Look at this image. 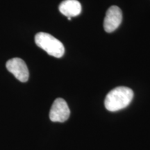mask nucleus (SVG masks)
Returning <instances> with one entry per match:
<instances>
[{
	"instance_id": "nucleus-1",
	"label": "nucleus",
	"mask_w": 150,
	"mask_h": 150,
	"mask_svg": "<svg viewBox=\"0 0 150 150\" xmlns=\"http://www.w3.org/2000/svg\"><path fill=\"white\" fill-rule=\"evenodd\" d=\"M134 97V92L129 88L120 86L107 94L104 101L106 109L115 112L127 107Z\"/></svg>"
},
{
	"instance_id": "nucleus-2",
	"label": "nucleus",
	"mask_w": 150,
	"mask_h": 150,
	"mask_svg": "<svg viewBox=\"0 0 150 150\" xmlns=\"http://www.w3.org/2000/svg\"><path fill=\"white\" fill-rule=\"evenodd\" d=\"M35 42L49 55L61 58L65 53V48L61 41L49 33L40 32L35 36Z\"/></svg>"
},
{
	"instance_id": "nucleus-3",
	"label": "nucleus",
	"mask_w": 150,
	"mask_h": 150,
	"mask_svg": "<svg viewBox=\"0 0 150 150\" xmlns=\"http://www.w3.org/2000/svg\"><path fill=\"white\" fill-rule=\"evenodd\" d=\"M70 110L63 99L57 98L52 104L50 112V119L54 122H64L68 119Z\"/></svg>"
},
{
	"instance_id": "nucleus-4",
	"label": "nucleus",
	"mask_w": 150,
	"mask_h": 150,
	"mask_svg": "<svg viewBox=\"0 0 150 150\" xmlns=\"http://www.w3.org/2000/svg\"><path fill=\"white\" fill-rule=\"evenodd\" d=\"M7 70L14 75L15 77L21 82L27 81L29 72L25 62L20 58H13L8 60L6 64Z\"/></svg>"
},
{
	"instance_id": "nucleus-5",
	"label": "nucleus",
	"mask_w": 150,
	"mask_h": 150,
	"mask_svg": "<svg viewBox=\"0 0 150 150\" xmlns=\"http://www.w3.org/2000/svg\"><path fill=\"white\" fill-rule=\"evenodd\" d=\"M122 20V13L121 9L116 6H112L106 11L104 21V30L111 33L117 29Z\"/></svg>"
},
{
	"instance_id": "nucleus-6",
	"label": "nucleus",
	"mask_w": 150,
	"mask_h": 150,
	"mask_svg": "<svg viewBox=\"0 0 150 150\" xmlns=\"http://www.w3.org/2000/svg\"><path fill=\"white\" fill-rule=\"evenodd\" d=\"M59 8L60 12L67 18L77 16L81 12V5L77 0H64Z\"/></svg>"
}]
</instances>
